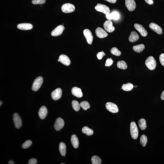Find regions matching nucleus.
<instances>
[{"mask_svg":"<svg viewBox=\"0 0 164 164\" xmlns=\"http://www.w3.org/2000/svg\"><path fill=\"white\" fill-rule=\"evenodd\" d=\"M145 48V46L143 44L135 45L133 47V50H134L135 52L138 53L142 52L144 50Z\"/></svg>","mask_w":164,"mask_h":164,"instance_id":"24","label":"nucleus"},{"mask_svg":"<svg viewBox=\"0 0 164 164\" xmlns=\"http://www.w3.org/2000/svg\"><path fill=\"white\" fill-rule=\"evenodd\" d=\"M104 28L105 30L109 33H112L115 30L114 27L113 26L112 21L108 20L106 21L103 25Z\"/></svg>","mask_w":164,"mask_h":164,"instance_id":"9","label":"nucleus"},{"mask_svg":"<svg viewBox=\"0 0 164 164\" xmlns=\"http://www.w3.org/2000/svg\"><path fill=\"white\" fill-rule=\"evenodd\" d=\"M117 66L118 68L125 70L127 68V65L126 63L123 61H119L117 63Z\"/></svg>","mask_w":164,"mask_h":164,"instance_id":"28","label":"nucleus"},{"mask_svg":"<svg viewBox=\"0 0 164 164\" xmlns=\"http://www.w3.org/2000/svg\"><path fill=\"white\" fill-rule=\"evenodd\" d=\"M134 27L142 36L145 37L147 35L148 33L147 30L142 25L136 23L134 25Z\"/></svg>","mask_w":164,"mask_h":164,"instance_id":"14","label":"nucleus"},{"mask_svg":"<svg viewBox=\"0 0 164 164\" xmlns=\"http://www.w3.org/2000/svg\"><path fill=\"white\" fill-rule=\"evenodd\" d=\"M46 0H33L32 3L34 4H43L45 3Z\"/></svg>","mask_w":164,"mask_h":164,"instance_id":"35","label":"nucleus"},{"mask_svg":"<svg viewBox=\"0 0 164 164\" xmlns=\"http://www.w3.org/2000/svg\"><path fill=\"white\" fill-rule=\"evenodd\" d=\"M96 36L100 38L106 37L108 35V34L104 30L99 27H98L96 29Z\"/></svg>","mask_w":164,"mask_h":164,"instance_id":"15","label":"nucleus"},{"mask_svg":"<svg viewBox=\"0 0 164 164\" xmlns=\"http://www.w3.org/2000/svg\"><path fill=\"white\" fill-rule=\"evenodd\" d=\"M60 62L66 66H69L71 64V61L69 58L64 54H61L59 57Z\"/></svg>","mask_w":164,"mask_h":164,"instance_id":"17","label":"nucleus"},{"mask_svg":"<svg viewBox=\"0 0 164 164\" xmlns=\"http://www.w3.org/2000/svg\"><path fill=\"white\" fill-rule=\"evenodd\" d=\"M125 5L130 11H134L136 8V3L134 0H125Z\"/></svg>","mask_w":164,"mask_h":164,"instance_id":"13","label":"nucleus"},{"mask_svg":"<svg viewBox=\"0 0 164 164\" xmlns=\"http://www.w3.org/2000/svg\"><path fill=\"white\" fill-rule=\"evenodd\" d=\"M13 121L15 126L17 129H19L22 125V122L21 118L17 113H15L14 114Z\"/></svg>","mask_w":164,"mask_h":164,"instance_id":"10","label":"nucleus"},{"mask_svg":"<svg viewBox=\"0 0 164 164\" xmlns=\"http://www.w3.org/2000/svg\"><path fill=\"white\" fill-rule=\"evenodd\" d=\"M105 106L107 110L109 112L113 113H116L118 112V108L116 104L111 102H108L106 104Z\"/></svg>","mask_w":164,"mask_h":164,"instance_id":"7","label":"nucleus"},{"mask_svg":"<svg viewBox=\"0 0 164 164\" xmlns=\"http://www.w3.org/2000/svg\"><path fill=\"white\" fill-rule=\"evenodd\" d=\"M138 125L141 130H145L147 128L146 122L144 118L140 119L138 121Z\"/></svg>","mask_w":164,"mask_h":164,"instance_id":"27","label":"nucleus"},{"mask_svg":"<svg viewBox=\"0 0 164 164\" xmlns=\"http://www.w3.org/2000/svg\"><path fill=\"white\" fill-rule=\"evenodd\" d=\"M58 62H60V60H59V59H58Z\"/></svg>","mask_w":164,"mask_h":164,"instance_id":"47","label":"nucleus"},{"mask_svg":"<svg viewBox=\"0 0 164 164\" xmlns=\"http://www.w3.org/2000/svg\"><path fill=\"white\" fill-rule=\"evenodd\" d=\"M65 164V163H61V164Z\"/></svg>","mask_w":164,"mask_h":164,"instance_id":"48","label":"nucleus"},{"mask_svg":"<svg viewBox=\"0 0 164 164\" xmlns=\"http://www.w3.org/2000/svg\"><path fill=\"white\" fill-rule=\"evenodd\" d=\"M149 28L155 32L159 34H161L162 33V29L161 27L157 24L154 23H151L149 26Z\"/></svg>","mask_w":164,"mask_h":164,"instance_id":"16","label":"nucleus"},{"mask_svg":"<svg viewBox=\"0 0 164 164\" xmlns=\"http://www.w3.org/2000/svg\"><path fill=\"white\" fill-rule=\"evenodd\" d=\"M72 93L75 96L78 98H81L83 96V93L81 89L77 87H74L72 89Z\"/></svg>","mask_w":164,"mask_h":164,"instance_id":"18","label":"nucleus"},{"mask_svg":"<svg viewBox=\"0 0 164 164\" xmlns=\"http://www.w3.org/2000/svg\"><path fill=\"white\" fill-rule=\"evenodd\" d=\"M111 14H112V19L117 20L119 17V14L117 12H113L111 13Z\"/></svg>","mask_w":164,"mask_h":164,"instance_id":"37","label":"nucleus"},{"mask_svg":"<svg viewBox=\"0 0 164 164\" xmlns=\"http://www.w3.org/2000/svg\"><path fill=\"white\" fill-rule=\"evenodd\" d=\"M82 131L84 134H86L87 136H88L92 135L94 133V131L92 129L87 127H83L82 129Z\"/></svg>","mask_w":164,"mask_h":164,"instance_id":"26","label":"nucleus"},{"mask_svg":"<svg viewBox=\"0 0 164 164\" xmlns=\"http://www.w3.org/2000/svg\"><path fill=\"white\" fill-rule=\"evenodd\" d=\"M64 120L61 118H58L56 119L54 123V128L56 131H60L64 127Z\"/></svg>","mask_w":164,"mask_h":164,"instance_id":"12","label":"nucleus"},{"mask_svg":"<svg viewBox=\"0 0 164 164\" xmlns=\"http://www.w3.org/2000/svg\"><path fill=\"white\" fill-rule=\"evenodd\" d=\"M95 9L98 12H103L105 15L109 13L110 12V9L108 7L101 4H98L95 7Z\"/></svg>","mask_w":164,"mask_h":164,"instance_id":"4","label":"nucleus"},{"mask_svg":"<svg viewBox=\"0 0 164 164\" xmlns=\"http://www.w3.org/2000/svg\"><path fill=\"white\" fill-rule=\"evenodd\" d=\"M71 141L72 144L74 148H78L79 146V141L77 136L75 135H73L71 137Z\"/></svg>","mask_w":164,"mask_h":164,"instance_id":"22","label":"nucleus"},{"mask_svg":"<svg viewBox=\"0 0 164 164\" xmlns=\"http://www.w3.org/2000/svg\"><path fill=\"white\" fill-rule=\"evenodd\" d=\"M47 114V110L45 106H42L40 108L38 112L39 117L42 119H44L46 117Z\"/></svg>","mask_w":164,"mask_h":164,"instance_id":"20","label":"nucleus"},{"mask_svg":"<svg viewBox=\"0 0 164 164\" xmlns=\"http://www.w3.org/2000/svg\"><path fill=\"white\" fill-rule=\"evenodd\" d=\"M106 16L108 19L111 20L112 19V14H111L109 13L106 15Z\"/></svg>","mask_w":164,"mask_h":164,"instance_id":"41","label":"nucleus"},{"mask_svg":"<svg viewBox=\"0 0 164 164\" xmlns=\"http://www.w3.org/2000/svg\"><path fill=\"white\" fill-rule=\"evenodd\" d=\"M91 160H92V164H101L102 160L98 156H93L91 159Z\"/></svg>","mask_w":164,"mask_h":164,"instance_id":"30","label":"nucleus"},{"mask_svg":"<svg viewBox=\"0 0 164 164\" xmlns=\"http://www.w3.org/2000/svg\"><path fill=\"white\" fill-rule=\"evenodd\" d=\"M32 144V142L31 140H28L26 141L22 145V147L24 149H26L30 147Z\"/></svg>","mask_w":164,"mask_h":164,"instance_id":"34","label":"nucleus"},{"mask_svg":"<svg viewBox=\"0 0 164 164\" xmlns=\"http://www.w3.org/2000/svg\"><path fill=\"white\" fill-rule=\"evenodd\" d=\"M72 106L73 109L76 111H79L80 109V104L76 100H73L72 102Z\"/></svg>","mask_w":164,"mask_h":164,"instance_id":"29","label":"nucleus"},{"mask_svg":"<svg viewBox=\"0 0 164 164\" xmlns=\"http://www.w3.org/2000/svg\"><path fill=\"white\" fill-rule=\"evenodd\" d=\"M113 62V61L112 59V58H108L107 59L105 63V66L106 67H109L112 64Z\"/></svg>","mask_w":164,"mask_h":164,"instance_id":"36","label":"nucleus"},{"mask_svg":"<svg viewBox=\"0 0 164 164\" xmlns=\"http://www.w3.org/2000/svg\"><path fill=\"white\" fill-rule=\"evenodd\" d=\"M18 29L23 30H30L32 29L33 25L29 23H22L19 24L17 26Z\"/></svg>","mask_w":164,"mask_h":164,"instance_id":"19","label":"nucleus"},{"mask_svg":"<svg viewBox=\"0 0 164 164\" xmlns=\"http://www.w3.org/2000/svg\"><path fill=\"white\" fill-rule=\"evenodd\" d=\"M105 55V53L103 51L101 52H99L97 54V56L98 59V60H101L103 58L104 56Z\"/></svg>","mask_w":164,"mask_h":164,"instance_id":"38","label":"nucleus"},{"mask_svg":"<svg viewBox=\"0 0 164 164\" xmlns=\"http://www.w3.org/2000/svg\"><path fill=\"white\" fill-rule=\"evenodd\" d=\"M147 142V137L145 135H142L140 138V143L143 147H144L146 145Z\"/></svg>","mask_w":164,"mask_h":164,"instance_id":"32","label":"nucleus"},{"mask_svg":"<svg viewBox=\"0 0 164 164\" xmlns=\"http://www.w3.org/2000/svg\"><path fill=\"white\" fill-rule=\"evenodd\" d=\"M66 146L65 143H60L59 149L62 156H65L66 154Z\"/></svg>","mask_w":164,"mask_h":164,"instance_id":"23","label":"nucleus"},{"mask_svg":"<svg viewBox=\"0 0 164 164\" xmlns=\"http://www.w3.org/2000/svg\"><path fill=\"white\" fill-rule=\"evenodd\" d=\"M43 83V78L39 76L34 80L32 86V90L34 91H37L40 88Z\"/></svg>","mask_w":164,"mask_h":164,"instance_id":"3","label":"nucleus"},{"mask_svg":"<svg viewBox=\"0 0 164 164\" xmlns=\"http://www.w3.org/2000/svg\"><path fill=\"white\" fill-rule=\"evenodd\" d=\"M134 86L133 84L130 83L124 84L122 86V89L124 91H129L132 90L134 88Z\"/></svg>","mask_w":164,"mask_h":164,"instance_id":"25","label":"nucleus"},{"mask_svg":"<svg viewBox=\"0 0 164 164\" xmlns=\"http://www.w3.org/2000/svg\"><path fill=\"white\" fill-rule=\"evenodd\" d=\"M159 59L160 63L163 66H164V53L160 55Z\"/></svg>","mask_w":164,"mask_h":164,"instance_id":"39","label":"nucleus"},{"mask_svg":"<svg viewBox=\"0 0 164 164\" xmlns=\"http://www.w3.org/2000/svg\"><path fill=\"white\" fill-rule=\"evenodd\" d=\"M111 52L114 55L118 56H120L121 54V52L118 50V49L116 47H113L111 49Z\"/></svg>","mask_w":164,"mask_h":164,"instance_id":"33","label":"nucleus"},{"mask_svg":"<svg viewBox=\"0 0 164 164\" xmlns=\"http://www.w3.org/2000/svg\"><path fill=\"white\" fill-rule=\"evenodd\" d=\"M8 163L9 164H14L15 163L13 161H12V160H10V161H9Z\"/></svg>","mask_w":164,"mask_h":164,"instance_id":"45","label":"nucleus"},{"mask_svg":"<svg viewBox=\"0 0 164 164\" xmlns=\"http://www.w3.org/2000/svg\"><path fill=\"white\" fill-rule=\"evenodd\" d=\"M83 34L87 43L89 44L92 45L93 40V36L90 30L88 29H85L84 30Z\"/></svg>","mask_w":164,"mask_h":164,"instance_id":"6","label":"nucleus"},{"mask_svg":"<svg viewBox=\"0 0 164 164\" xmlns=\"http://www.w3.org/2000/svg\"><path fill=\"white\" fill-rule=\"evenodd\" d=\"M145 64L147 68L150 70H154L156 68V62L153 56H149L148 58L146 60Z\"/></svg>","mask_w":164,"mask_h":164,"instance_id":"1","label":"nucleus"},{"mask_svg":"<svg viewBox=\"0 0 164 164\" xmlns=\"http://www.w3.org/2000/svg\"><path fill=\"white\" fill-rule=\"evenodd\" d=\"M37 163V160L34 158L31 159L29 160L28 163L29 164H36Z\"/></svg>","mask_w":164,"mask_h":164,"instance_id":"40","label":"nucleus"},{"mask_svg":"<svg viewBox=\"0 0 164 164\" xmlns=\"http://www.w3.org/2000/svg\"><path fill=\"white\" fill-rule=\"evenodd\" d=\"M62 94L61 89L58 88L53 91L51 94V96L53 99L54 100H59L61 98Z\"/></svg>","mask_w":164,"mask_h":164,"instance_id":"11","label":"nucleus"},{"mask_svg":"<svg viewBox=\"0 0 164 164\" xmlns=\"http://www.w3.org/2000/svg\"><path fill=\"white\" fill-rule=\"evenodd\" d=\"M65 30V27L63 25H60L56 27L52 31L51 35L52 36H56L61 35Z\"/></svg>","mask_w":164,"mask_h":164,"instance_id":"8","label":"nucleus"},{"mask_svg":"<svg viewBox=\"0 0 164 164\" xmlns=\"http://www.w3.org/2000/svg\"><path fill=\"white\" fill-rule=\"evenodd\" d=\"M80 106L85 110L90 108V105L88 102L84 101L81 102L80 103Z\"/></svg>","mask_w":164,"mask_h":164,"instance_id":"31","label":"nucleus"},{"mask_svg":"<svg viewBox=\"0 0 164 164\" xmlns=\"http://www.w3.org/2000/svg\"><path fill=\"white\" fill-rule=\"evenodd\" d=\"M161 98L162 100H164V90L162 93L161 95Z\"/></svg>","mask_w":164,"mask_h":164,"instance_id":"44","label":"nucleus"},{"mask_svg":"<svg viewBox=\"0 0 164 164\" xmlns=\"http://www.w3.org/2000/svg\"><path fill=\"white\" fill-rule=\"evenodd\" d=\"M75 10V7L73 5L69 3L65 4L61 7L62 12L65 13H69L74 12Z\"/></svg>","mask_w":164,"mask_h":164,"instance_id":"5","label":"nucleus"},{"mask_svg":"<svg viewBox=\"0 0 164 164\" xmlns=\"http://www.w3.org/2000/svg\"><path fill=\"white\" fill-rule=\"evenodd\" d=\"M146 2L149 5L152 4L154 3L153 0H145Z\"/></svg>","mask_w":164,"mask_h":164,"instance_id":"42","label":"nucleus"},{"mask_svg":"<svg viewBox=\"0 0 164 164\" xmlns=\"http://www.w3.org/2000/svg\"><path fill=\"white\" fill-rule=\"evenodd\" d=\"M130 132L131 136L133 139L136 140L138 136V129L135 123L133 122L130 125Z\"/></svg>","mask_w":164,"mask_h":164,"instance_id":"2","label":"nucleus"},{"mask_svg":"<svg viewBox=\"0 0 164 164\" xmlns=\"http://www.w3.org/2000/svg\"><path fill=\"white\" fill-rule=\"evenodd\" d=\"M2 102H1V104H0V105H1H1H2Z\"/></svg>","mask_w":164,"mask_h":164,"instance_id":"46","label":"nucleus"},{"mask_svg":"<svg viewBox=\"0 0 164 164\" xmlns=\"http://www.w3.org/2000/svg\"><path fill=\"white\" fill-rule=\"evenodd\" d=\"M139 39V36L137 33L135 31H132L131 32L129 38V41L132 43L134 42L138 41Z\"/></svg>","mask_w":164,"mask_h":164,"instance_id":"21","label":"nucleus"},{"mask_svg":"<svg viewBox=\"0 0 164 164\" xmlns=\"http://www.w3.org/2000/svg\"><path fill=\"white\" fill-rule=\"evenodd\" d=\"M105 1H106L109 3H115L117 1V0H105Z\"/></svg>","mask_w":164,"mask_h":164,"instance_id":"43","label":"nucleus"}]
</instances>
